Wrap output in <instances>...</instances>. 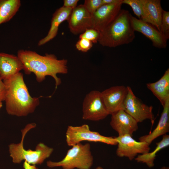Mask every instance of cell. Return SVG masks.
Returning a JSON list of instances; mask_svg holds the SVG:
<instances>
[{
	"instance_id": "6da1fadb",
	"label": "cell",
	"mask_w": 169,
	"mask_h": 169,
	"mask_svg": "<svg viewBox=\"0 0 169 169\" xmlns=\"http://www.w3.org/2000/svg\"><path fill=\"white\" fill-rule=\"evenodd\" d=\"M17 56L23 64L26 74L34 73L38 82L43 81L46 76H51L55 80V89L61 83L57 74L68 72L67 60L59 59L54 54L41 55L35 51L21 49L18 52Z\"/></svg>"
},
{
	"instance_id": "7a4b0ae2",
	"label": "cell",
	"mask_w": 169,
	"mask_h": 169,
	"mask_svg": "<svg viewBox=\"0 0 169 169\" xmlns=\"http://www.w3.org/2000/svg\"><path fill=\"white\" fill-rule=\"evenodd\" d=\"M6 87V109L10 115L24 116L33 112L40 103V97H32L25 84L23 74L19 72L3 80Z\"/></svg>"
},
{
	"instance_id": "3957f363",
	"label": "cell",
	"mask_w": 169,
	"mask_h": 169,
	"mask_svg": "<svg viewBox=\"0 0 169 169\" xmlns=\"http://www.w3.org/2000/svg\"><path fill=\"white\" fill-rule=\"evenodd\" d=\"M128 10L121 9L115 19L100 32L98 41L103 46L114 48L132 41L135 31L130 20Z\"/></svg>"
},
{
	"instance_id": "277c9868",
	"label": "cell",
	"mask_w": 169,
	"mask_h": 169,
	"mask_svg": "<svg viewBox=\"0 0 169 169\" xmlns=\"http://www.w3.org/2000/svg\"><path fill=\"white\" fill-rule=\"evenodd\" d=\"M36 125L35 123L27 125L22 130V138L21 142L18 144L12 143L9 146L10 156L15 163H20L24 160L30 164H41L52 153L54 149L43 143L37 145L35 151L31 149L25 150L23 146V141L25 135L32 129Z\"/></svg>"
},
{
	"instance_id": "5b68a950",
	"label": "cell",
	"mask_w": 169,
	"mask_h": 169,
	"mask_svg": "<svg viewBox=\"0 0 169 169\" xmlns=\"http://www.w3.org/2000/svg\"><path fill=\"white\" fill-rule=\"evenodd\" d=\"M72 147L63 159L58 162L48 161L47 166L50 168L61 167L63 169H90L94 161L90 144L80 143Z\"/></svg>"
},
{
	"instance_id": "8992f818",
	"label": "cell",
	"mask_w": 169,
	"mask_h": 169,
	"mask_svg": "<svg viewBox=\"0 0 169 169\" xmlns=\"http://www.w3.org/2000/svg\"><path fill=\"white\" fill-rule=\"evenodd\" d=\"M67 145L72 146L83 141L103 143L111 145L118 143L116 137L103 136L98 132L91 131L87 124L79 126H69L66 132Z\"/></svg>"
},
{
	"instance_id": "52a82bcc",
	"label": "cell",
	"mask_w": 169,
	"mask_h": 169,
	"mask_svg": "<svg viewBox=\"0 0 169 169\" xmlns=\"http://www.w3.org/2000/svg\"><path fill=\"white\" fill-rule=\"evenodd\" d=\"M82 118L97 121L105 118L109 114L104 104L101 92L92 90L87 94L82 104Z\"/></svg>"
},
{
	"instance_id": "ba28073f",
	"label": "cell",
	"mask_w": 169,
	"mask_h": 169,
	"mask_svg": "<svg viewBox=\"0 0 169 169\" xmlns=\"http://www.w3.org/2000/svg\"><path fill=\"white\" fill-rule=\"evenodd\" d=\"M127 87L128 92L124 103V110L138 123L148 119L153 124L155 117L152 107L143 103L135 95L130 87Z\"/></svg>"
},
{
	"instance_id": "9c48e42d",
	"label": "cell",
	"mask_w": 169,
	"mask_h": 169,
	"mask_svg": "<svg viewBox=\"0 0 169 169\" xmlns=\"http://www.w3.org/2000/svg\"><path fill=\"white\" fill-rule=\"evenodd\" d=\"M116 154L119 157H126L130 160L135 159L138 154L149 152L150 145L144 141H137L129 135L118 136Z\"/></svg>"
},
{
	"instance_id": "30bf717a",
	"label": "cell",
	"mask_w": 169,
	"mask_h": 169,
	"mask_svg": "<svg viewBox=\"0 0 169 169\" xmlns=\"http://www.w3.org/2000/svg\"><path fill=\"white\" fill-rule=\"evenodd\" d=\"M70 31L77 35L83 33L86 29L93 28L92 15L83 4H80L73 9L68 20Z\"/></svg>"
},
{
	"instance_id": "8fae6325",
	"label": "cell",
	"mask_w": 169,
	"mask_h": 169,
	"mask_svg": "<svg viewBox=\"0 0 169 169\" xmlns=\"http://www.w3.org/2000/svg\"><path fill=\"white\" fill-rule=\"evenodd\" d=\"M127 92V87L123 85L112 86L101 92L104 104L110 114L124 110Z\"/></svg>"
},
{
	"instance_id": "7c38bea8",
	"label": "cell",
	"mask_w": 169,
	"mask_h": 169,
	"mask_svg": "<svg viewBox=\"0 0 169 169\" xmlns=\"http://www.w3.org/2000/svg\"><path fill=\"white\" fill-rule=\"evenodd\" d=\"M131 25L134 31L139 32L150 40L153 46L159 49L165 48L167 40L154 26L149 23L138 19L130 13Z\"/></svg>"
},
{
	"instance_id": "4fadbf2b",
	"label": "cell",
	"mask_w": 169,
	"mask_h": 169,
	"mask_svg": "<svg viewBox=\"0 0 169 169\" xmlns=\"http://www.w3.org/2000/svg\"><path fill=\"white\" fill-rule=\"evenodd\" d=\"M121 2L100 7L92 14L93 28L100 32L109 25L121 10Z\"/></svg>"
},
{
	"instance_id": "5bb4252c",
	"label": "cell",
	"mask_w": 169,
	"mask_h": 169,
	"mask_svg": "<svg viewBox=\"0 0 169 169\" xmlns=\"http://www.w3.org/2000/svg\"><path fill=\"white\" fill-rule=\"evenodd\" d=\"M111 115L110 125L118 133V136L129 135L132 136L138 127L136 120L123 110Z\"/></svg>"
},
{
	"instance_id": "9a60e30c",
	"label": "cell",
	"mask_w": 169,
	"mask_h": 169,
	"mask_svg": "<svg viewBox=\"0 0 169 169\" xmlns=\"http://www.w3.org/2000/svg\"><path fill=\"white\" fill-rule=\"evenodd\" d=\"M143 8V15L141 19L150 23L159 31L163 10L160 0H140Z\"/></svg>"
},
{
	"instance_id": "2e32d148",
	"label": "cell",
	"mask_w": 169,
	"mask_h": 169,
	"mask_svg": "<svg viewBox=\"0 0 169 169\" xmlns=\"http://www.w3.org/2000/svg\"><path fill=\"white\" fill-rule=\"evenodd\" d=\"M23 64L17 56L0 53V78L4 80L23 70Z\"/></svg>"
},
{
	"instance_id": "e0dca14e",
	"label": "cell",
	"mask_w": 169,
	"mask_h": 169,
	"mask_svg": "<svg viewBox=\"0 0 169 169\" xmlns=\"http://www.w3.org/2000/svg\"><path fill=\"white\" fill-rule=\"evenodd\" d=\"M73 9L62 6L57 9L53 15L51 26L47 35L38 42V46L42 45L54 38L58 33L60 24L68 20Z\"/></svg>"
},
{
	"instance_id": "ac0fdd59",
	"label": "cell",
	"mask_w": 169,
	"mask_h": 169,
	"mask_svg": "<svg viewBox=\"0 0 169 169\" xmlns=\"http://www.w3.org/2000/svg\"><path fill=\"white\" fill-rule=\"evenodd\" d=\"M163 110L156 128L149 134L143 136L139 138L140 141H144L149 145L155 139L166 134L169 132V99L163 106Z\"/></svg>"
},
{
	"instance_id": "d6986e66",
	"label": "cell",
	"mask_w": 169,
	"mask_h": 169,
	"mask_svg": "<svg viewBox=\"0 0 169 169\" xmlns=\"http://www.w3.org/2000/svg\"><path fill=\"white\" fill-rule=\"evenodd\" d=\"M147 88L160 101L163 107L169 99V69L158 81L146 84Z\"/></svg>"
},
{
	"instance_id": "ffe728a7",
	"label": "cell",
	"mask_w": 169,
	"mask_h": 169,
	"mask_svg": "<svg viewBox=\"0 0 169 169\" xmlns=\"http://www.w3.org/2000/svg\"><path fill=\"white\" fill-rule=\"evenodd\" d=\"M156 147L154 150L151 152L138 155L135 158L137 162L145 163L149 168L154 166V161L156 154L161 149L169 145V135L165 134L163 136L161 140L156 143Z\"/></svg>"
},
{
	"instance_id": "44dd1931",
	"label": "cell",
	"mask_w": 169,
	"mask_h": 169,
	"mask_svg": "<svg viewBox=\"0 0 169 169\" xmlns=\"http://www.w3.org/2000/svg\"><path fill=\"white\" fill-rule=\"evenodd\" d=\"M21 5L20 0H0V25L9 21Z\"/></svg>"
},
{
	"instance_id": "7402d4cb",
	"label": "cell",
	"mask_w": 169,
	"mask_h": 169,
	"mask_svg": "<svg viewBox=\"0 0 169 169\" xmlns=\"http://www.w3.org/2000/svg\"><path fill=\"white\" fill-rule=\"evenodd\" d=\"M121 3L130 6L134 14L139 19H141L143 16V11L140 0H122Z\"/></svg>"
},
{
	"instance_id": "603a6c76",
	"label": "cell",
	"mask_w": 169,
	"mask_h": 169,
	"mask_svg": "<svg viewBox=\"0 0 169 169\" xmlns=\"http://www.w3.org/2000/svg\"><path fill=\"white\" fill-rule=\"evenodd\" d=\"M160 32L167 40L169 38V12L163 10Z\"/></svg>"
},
{
	"instance_id": "cb8c5ba5",
	"label": "cell",
	"mask_w": 169,
	"mask_h": 169,
	"mask_svg": "<svg viewBox=\"0 0 169 169\" xmlns=\"http://www.w3.org/2000/svg\"><path fill=\"white\" fill-rule=\"evenodd\" d=\"M100 35V32L93 28L86 29L80 34L79 38H84L90 41L92 43H96L98 42Z\"/></svg>"
},
{
	"instance_id": "d4e9b609",
	"label": "cell",
	"mask_w": 169,
	"mask_h": 169,
	"mask_svg": "<svg viewBox=\"0 0 169 169\" xmlns=\"http://www.w3.org/2000/svg\"><path fill=\"white\" fill-rule=\"evenodd\" d=\"M83 5L92 15L103 5L102 0H85Z\"/></svg>"
},
{
	"instance_id": "484cf974",
	"label": "cell",
	"mask_w": 169,
	"mask_h": 169,
	"mask_svg": "<svg viewBox=\"0 0 169 169\" xmlns=\"http://www.w3.org/2000/svg\"><path fill=\"white\" fill-rule=\"evenodd\" d=\"M92 46L93 43L90 41L84 38H79L75 44L77 50L84 52H87Z\"/></svg>"
},
{
	"instance_id": "4316f807",
	"label": "cell",
	"mask_w": 169,
	"mask_h": 169,
	"mask_svg": "<svg viewBox=\"0 0 169 169\" xmlns=\"http://www.w3.org/2000/svg\"><path fill=\"white\" fill-rule=\"evenodd\" d=\"M6 94V87L5 85L0 78V102L4 101Z\"/></svg>"
},
{
	"instance_id": "83f0119b",
	"label": "cell",
	"mask_w": 169,
	"mask_h": 169,
	"mask_svg": "<svg viewBox=\"0 0 169 169\" xmlns=\"http://www.w3.org/2000/svg\"><path fill=\"white\" fill-rule=\"evenodd\" d=\"M79 0H64L63 6L73 9L77 6Z\"/></svg>"
},
{
	"instance_id": "f1b7e54d",
	"label": "cell",
	"mask_w": 169,
	"mask_h": 169,
	"mask_svg": "<svg viewBox=\"0 0 169 169\" xmlns=\"http://www.w3.org/2000/svg\"><path fill=\"white\" fill-rule=\"evenodd\" d=\"M122 0H102V4H110L120 2Z\"/></svg>"
},
{
	"instance_id": "f546056e",
	"label": "cell",
	"mask_w": 169,
	"mask_h": 169,
	"mask_svg": "<svg viewBox=\"0 0 169 169\" xmlns=\"http://www.w3.org/2000/svg\"><path fill=\"white\" fill-rule=\"evenodd\" d=\"M23 167L24 169H38L35 165H31L26 161L23 164Z\"/></svg>"
},
{
	"instance_id": "4dcf8cb0",
	"label": "cell",
	"mask_w": 169,
	"mask_h": 169,
	"mask_svg": "<svg viewBox=\"0 0 169 169\" xmlns=\"http://www.w3.org/2000/svg\"><path fill=\"white\" fill-rule=\"evenodd\" d=\"M160 169H169V168L167 166H163Z\"/></svg>"
},
{
	"instance_id": "1f68e13d",
	"label": "cell",
	"mask_w": 169,
	"mask_h": 169,
	"mask_svg": "<svg viewBox=\"0 0 169 169\" xmlns=\"http://www.w3.org/2000/svg\"><path fill=\"white\" fill-rule=\"evenodd\" d=\"M95 169H103V168L100 166H98Z\"/></svg>"
},
{
	"instance_id": "d6a6232c",
	"label": "cell",
	"mask_w": 169,
	"mask_h": 169,
	"mask_svg": "<svg viewBox=\"0 0 169 169\" xmlns=\"http://www.w3.org/2000/svg\"><path fill=\"white\" fill-rule=\"evenodd\" d=\"M2 106V102H0V109Z\"/></svg>"
}]
</instances>
